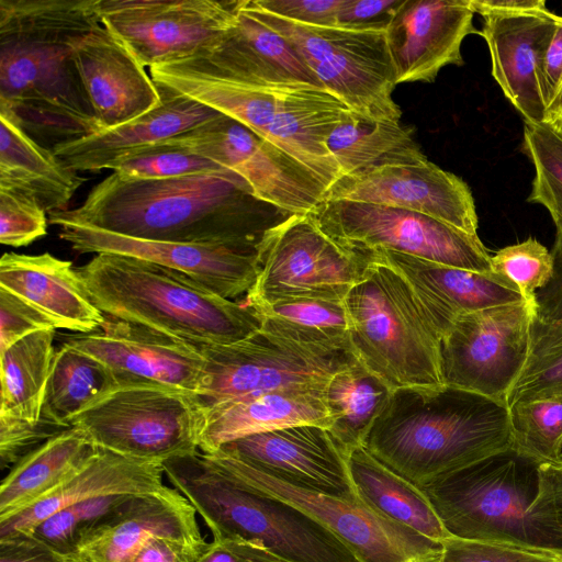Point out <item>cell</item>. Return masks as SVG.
<instances>
[{
  "label": "cell",
  "mask_w": 562,
  "mask_h": 562,
  "mask_svg": "<svg viewBox=\"0 0 562 562\" xmlns=\"http://www.w3.org/2000/svg\"><path fill=\"white\" fill-rule=\"evenodd\" d=\"M97 2L0 0V110L49 149L100 132L72 59Z\"/></svg>",
  "instance_id": "obj_1"
},
{
  "label": "cell",
  "mask_w": 562,
  "mask_h": 562,
  "mask_svg": "<svg viewBox=\"0 0 562 562\" xmlns=\"http://www.w3.org/2000/svg\"><path fill=\"white\" fill-rule=\"evenodd\" d=\"M265 205L232 171L168 179H131L113 171L81 205L49 213L48 223L145 239L257 247L279 222Z\"/></svg>",
  "instance_id": "obj_2"
},
{
  "label": "cell",
  "mask_w": 562,
  "mask_h": 562,
  "mask_svg": "<svg viewBox=\"0 0 562 562\" xmlns=\"http://www.w3.org/2000/svg\"><path fill=\"white\" fill-rule=\"evenodd\" d=\"M363 447L418 487L513 448L508 406L462 389L393 390Z\"/></svg>",
  "instance_id": "obj_3"
},
{
  "label": "cell",
  "mask_w": 562,
  "mask_h": 562,
  "mask_svg": "<svg viewBox=\"0 0 562 562\" xmlns=\"http://www.w3.org/2000/svg\"><path fill=\"white\" fill-rule=\"evenodd\" d=\"M104 316L191 342L232 344L261 328L245 301L225 299L178 270L119 254H95L77 268Z\"/></svg>",
  "instance_id": "obj_4"
},
{
  "label": "cell",
  "mask_w": 562,
  "mask_h": 562,
  "mask_svg": "<svg viewBox=\"0 0 562 562\" xmlns=\"http://www.w3.org/2000/svg\"><path fill=\"white\" fill-rule=\"evenodd\" d=\"M157 86L194 99L246 125L313 171L327 190L341 177L327 148L352 112L326 89L258 87L222 78L193 57L149 68Z\"/></svg>",
  "instance_id": "obj_5"
},
{
  "label": "cell",
  "mask_w": 562,
  "mask_h": 562,
  "mask_svg": "<svg viewBox=\"0 0 562 562\" xmlns=\"http://www.w3.org/2000/svg\"><path fill=\"white\" fill-rule=\"evenodd\" d=\"M161 465L213 538L256 542L283 562H361L314 517L235 481L202 451L165 460Z\"/></svg>",
  "instance_id": "obj_6"
},
{
  "label": "cell",
  "mask_w": 562,
  "mask_h": 562,
  "mask_svg": "<svg viewBox=\"0 0 562 562\" xmlns=\"http://www.w3.org/2000/svg\"><path fill=\"white\" fill-rule=\"evenodd\" d=\"M539 464L510 448L422 486L450 537L562 551L538 512Z\"/></svg>",
  "instance_id": "obj_7"
},
{
  "label": "cell",
  "mask_w": 562,
  "mask_h": 562,
  "mask_svg": "<svg viewBox=\"0 0 562 562\" xmlns=\"http://www.w3.org/2000/svg\"><path fill=\"white\" fill-rule=\"evenodd\" d=\"M344 302L356 358L392 390L443 385L441 336L404 274L370 251Z\"/></svg>",
  "instance_id": "obj_8"
},
{
  "label": "cell",
  "mask_w": 562,
  "mask_h": 562,
  "mask_svg": "<svg viewBox=\"0 0 562 562\" xmlns=\"http://www.w3.org/2000/svg\"><path fill=\"white\" fill-rule=\"evenodd\" d=\"M202 412L189 393L150 382L117 383L74 417L100 449L164 462L199 450Z\"/></svg>",
  "instance_id": "obj_9"
},
{
  "label": "cell",
  "mask_w": 562,
  "mask_h": 562,
  "mask_svg": "<svg viewBox=\"0 0 562 562\" xmlns=\"http://www.w3.org/2000/svg\"><path fill=\"white\" fill-rule=\"evenodd\" d=\"M245 5L286 38L324 89L353 112L400 123L402 111L392 97L396 81L385 31L305 25L272 15L251 0H245Z\"/></svg>",
  "instance_id": "obj_10"
},
{
  "label": "cell",
  "mask_w": 562,
  "mask_h": 562,
  "mask_svg": "<svg viewBox=\"0 0 562 562\" xmlns=\"http://www.w3.org/2000/svg\"><path fill=\"white\" fill-rule=\"evenodd\" d=\"M259 272L245 296L254 310L296 297L344 301L370 261L331 239L311 213L292 214L268 228L257 245Z\"/></svg>",
  "instance_id": "obj_11"
},
{
  "label": "cell",
  "mask_w": 562,
  "mask_h": 562,
  "mask_svg": "<svg viewBox=\"0 0 562 562\" xmlns=\"http://www.w3.org/2000/svg\"><path fill=\"white\" fill-rule=\"evenodd\" d=\"M193 344L204 359L194 395L201 411L272 390L325 385L334 373L358 360L351 349L303 345L263 328L232 344Z\"/></svg>",
  "instance_id": "obj_12"
},
{
  "label": "cell",
  "mask_w": 562,
  "mask_h": 562,
  "mask_svg": "<svg viewBox=\"0 0 562 562\" xmlns=\"http://www.w3.org/2000/svg\"><path fill=\"white\" fill-rule=\"evenodd\" d=\"M310 213L324 233L349 250H391L450 267L491 271V255L477 235L422 213L344 200H324Z\"/></svg>",
  "instance_id": "obj_13"
},
{
  "label": "cell",
  "mask_w": 562,
  "mask_h": 562,
  "mask_svg": "<svg viewBox=\"0 0 562 562\" xmlns=\"http://www.w3.org/2000/svg\"><path fill=\"white\" fill-rule=\"evenodd\" d=\"M207 457L225 474L262 494L296 506L337 536L361 562H441L443 546L376 513L360 498L310 492L266 474L233 457Z\"/></svg>",
  "instance_id": "obj_14"
},
{
  "label": "cell",
  "mask_w": 562,
  "mask_h": 562,
  "mask_svg": "<svg viewBox=\"0 0 562 562\" xmlns=\"http://www.w3.org/2000/svg\"><path fill=\"white\" fill-rule=\"evenodd\" d=\"M162 144L186 148L236 173L258 201L290 215L314 211L327 192V187L308 168L222 113Z\"/></svg>",
  "instance_id": "obj_15"
},
{
  "label": "cell",
  "mask_w": 562,
  "mask_h": 562,
  "mask_svg": "<svg viewBox=\"0 0 562 562\" xmlns=\"http://www.w3.org/2000/svg\"><path fill=\"white\" fill-rule=\"evenodd\" d=\"M535 314L521 301L459 316L440 340L443 384L507 405L528 357Z\"/></svg>",
  "instance_id": "obj_16"
},
{
  "label": "cell",
  "mask_w": 562,
  "mask_h": 562,
  "mask_svg": "<svg viewBox=\"0 0 562 562\" xmlns=\"http://www.w3.org/2000/svg\"><path fill=\"white\" fill-rule=\"evenodd\" d=\"M239 0H98L100 23L144 67L200 55L234 24Z\"/></svg>",
  "instance_id": "obj_17"
},
{
  "label": "cell",
  "mask_w": 562,
  "mask_h": 562,
  "mask_svg": "<svg viewBox=\"0 0 562 562\" xmlns=\"http://www.w3.org/2000/svg\"><path fill=\"white\" fill-rule=\"evenodd\" d=\"M58 236L79 254H119L180 271L216 294L236 300L255 284L257 247L188 244L137 238L61 223Z\"/></svg>",
  "instance_id": "obj_18"
},
{
  "label": "cell",
  "mask_w": 562,
  "mask_h": 562,
  "mask_svg": "<svg viewBox=\"0 0 562 562\" xmlns=\"http://www.w3.org/2000/svg\"><path fill=\"white\" fill-rule=\"evenodd\" d=\"M64 344L104 363L117 383L150 382L192 396L204 368L193 342L109 316L98 330L69 336Z\"/></svg>",
  "instance_id": "obj_19"
},
{
  "label": "cell",
  "mask_w": 562,
  "mask_h": 562,
  "mask_svg": "<svg viewBox=\"0 0 562 562\" xmlns=\"http://www.w3.org/2000/svg\"><path fill=\"white\" fill-rule=\"evenodd\" d=\"M214 452L310 492L358 498L349 474L348 454L329 430L318 425H297L247 436Z\"/></svg>",
  "instance_id": "obj_20"
},
{
  "label": "cell",
  "mask_w": 562,
  "mask_h": 562,
  "mask_svg": "<svg viewBox=\"0 0 562 562\" xmlns=\"http://www.w3.org/2000/svg\"><path fill=\"white\" fill-rule=\"evenodd\" d=\"M324 200L408 210L477 235L479 218L471 189L460 177L429 160L341 177L327 190Z\"/></svg>",
  "instance_id": "obj_21"
},
{
  "label": "cell",
  "mask_w": 562,
  "mask_h": 562,
  "mask_svg": "<svg viewBox=\"0 0 562 562\" xmlns=\"http://www.w3.org/2000/svg\"><path fill=\"white\" fill-rule=\"evenodd\" d=\"M469 0H404L385 34L396 85L432 82L448 65H463L461 45L473 25Z\"/></svg>",
  "instance_id": "obj_22"
},
{
  "label": "cell",
  "mask_w": 562,
  "mask_h": 562,
  "mask_svg": "<svg viewBox=\"0 0 562 562\" xmlns=\"http://www.w3.org/2000/svg\"><path fill=\"white\" fill-rule=\"evenodd\" d=\"M72 59L100 131L127 123L160 102L145 67L102 24L76 44Z\"/></svg>",
  "instance_id": "obj_23"
},
{
  "label": "cell",
  "mask_w": 562,
  "mask_h": 562,
  "mask_svg": "<svg viewBox=\"0 0 562 562\" xmlns=\"http://www.w3.org/2000/svg\"><path fill=\"white\" fill-rule=\"evenodd\" d=\"M192 57L215 75L239 83L324 89L292 44L255 16L245 0H239L235 22L222 38Z\"/></svg>",
  "instance_id": "obj_24"
},
{
  "label": "cell",
  "mask_w": 562,
  "mask_h": 562,
  "mask_svg": "<svg viewBox=\"0 0 562 562\" xmlns=\"http://www.w3.org/2000/svg\"><path fill=\"white\" fill-rule=\"evenodd\" d=\"M480 35L488 47L492 76L524 121L546 119L538 74L543 53L562 20L551 11L483 15Z\"/></svg>",
  "instance_id": "obj_25"
},
{
  "label": "cell",
  "mask_w": 562,
  "mask_h": 562,
  "mask_svg": "<svg viewBox=\"0 0 562 562\" xmlns=\"http://www.w3.org/2000/svg\"><path fill=\"white\" fill-rule=\"evenodd\" d=\"M160 102L116 127L56 145L52 150L68 168L99 171L131 154L187 133L221 113L171 89L157 86Z\"/></svg>",
  "instance_id": "obj_26"
},
{
  "label": "cell",
  "mask_w": 562,
  "mask_h": 562,
  "mask_svg": "<svg viewBox=\"0 0 562 562\" xmlns=\"http://www.w3.org/2000/svg\"><path fill=\"white\" fill-rule=\"evenodd\" d=\"M195 515L188 499L166 485L157 492L133 495L88 538L76 558L130 562L156 538L202 540Z\"/></svg>",
  "instance_id": "obj_27"
},
{
  "label": "cell",
  "mask_w": 562,
  "mask_h": 562,
  "mask_svg": "<svg viewBox=\"0 0 562 562\" xmlns=\"http://www.w3.org/2000/svg\"><path fill=\"white\" fill-rule=\"evenodd\" d=\"M370 252L404 274L441 337L461 315L524 301L513 282L492 271L450 267L391 250Z\"/></svg>",
  "instance_id": "obj_28"
},
{
  "label": "cell",
  "mask_w": 562,
  "mask_h": 562,
  "mask_svg": "<svg viewBox=\"0 0 562 562\" xmlns=\"http://www.w3.org/2000/svg\"><path fill=\"white\" fill-rule=\"evenodd\" d=\"M0 288L41 312L55 328L89 334L105 319L72 262L48 252H4L0 259Z\"/></svg>",
  "instance_id": "obj_29"
},
{
  "label": "cell",
  "mask_w": 562,
  "mask_h": 562,
  "mask_svg": "<svg viewBox=\"0 0 562 562\" xmlns=\"http://www.w3.org/2000/svg\"><path fill=\"white\" fill-rule=\"evenodd\" d=\"M325 385L272 390L201 411L199 449L212 453L236 439L297 425H318L328 429L331 418L325 404Z\"/></svg>",
  "instance_id": "obj_30"
},
{
  "label": "cell",
  "mask_w": 562,
  "mask_h": 562,
  "mask_svg": "<svg viewBox=\"0 0 562 562\" xmlns=\"http://www.w3.org/2000/svg\"><path fill=\"white\" fill-rule=\"evenodd\" d=\"M161 462L136 460L100 449L78 473L49 494L0 521V540L30 535L53 514L90 498L113 494H145L161 490Z\"/></svg>",
  "instance_id": "obj_31"
},
{
  "label": "cell",
  "mask_w": 562,
  "mask_h": 562,
  "mask_svg": "<svg viewBox=\"0 0 562 562\" xmlns=\"http://www.w3.org/2000/svg\"><path fill=\"white\" fill-rule=\"evenodd\" d=\"M85 181L0 110V189L33 199L49 214L67 210Z\"/></svg>",
  "instance_id": "obj_32"
},
{
  "label": "cell",
  "mask_w": 562,
  "mask_h": 562,
  "mask_svg": "<svg viewBox=\"0 0 562 562\" xmlns=\"http://www.w3.org/2000/svg\"><path fill=\"white\" fill-rule=\"evenodd\" d=\"M88 435L70 427L18 461L0 487V521L26 509L86 467L99 452Z\"/></svg>",
  "instance_id": "obj_33"
},
{
  "label": "cell",
  "mask_w": 562,
  "mask_h": 562,
  "mask_svg": "<svg viewBox=\"0 0 562 562\" xmlns=\"http://www.w3.org/2000/svg\"><path fill=\"white\" fill-rule=\"evenodd\" d=\"M347 462L356 494L369 507L437 542L450 537L422 488L364 447L350 450Z\"/></svg>",
  "instance_id": "obj_34"
},
{
  "label": "cell",
  "mask_w": 562,
  "mask_h": 562,
  "mask_svg": "<svg viewBox=\"0 0 562 562\" xmlns=\"http://www.w3.org/2000/svg\"><path fill=\"white\" fill-rule=\"evenodd\" d=\"M327 148L341 177L428 160L415 142L411 127L370 120L353 111L333 131Z\"/></svg>",
  "instance_id": "obj_35"
},
{
  "label": "cell",
  "mask_w": 562,
  "mask_h": 562,
  "mask_svg": "<svg viewBox=\"0 0 562 562\" xmlns=\"http://www.w3.org/2000/svg\"><path fill=\"white\" fill-rule=\"evenodd\" d=\"M55 329L33 333L1 350L0 417L38 424L53 360Z\"/></svg>",
  "instance_id": "obj_36"
},
{
  "label": "cell",
  "mask_w": 562,
  "mask_h": 562,
  "mask_svg": "<svg viewBox=\"0 0 562 562\" xmlns=\"http://www.w3.org/2000/svg\"><path fill=\"white\" fill-rule=\"evenodd\" d=\"M392 392L359 360L337 371L327 381L324 397L331 418L328 430L347 454L356 447H363Z\"/></svg>",
  "instance_id": "obj_37"
},
{
  "label": "cell",
  "mask_w": 562,
  "mask_h": 562,
  "mask_svg": "<svg viewBox=\"0 0 562 562\" xmlns=\"http://www.w3.org/2000/svg\"><path fill=\"white\" fill-rule=\"evenodd\" d=\"M116 385L104 363L63 342L53 360L41 418L69 428L75 416Z\"/></svg>",
  "instance_id": "obj_38"
},
{
  "label": "cell",
  "mask_w": 562,
  "mask_h": 562,
  "mask_svg": "<svg viewBox=\"0 0 562 562\" xmlns=\"http://www.w3.org/2000/svg\"><path fill=\"white\" fill-rule=\"evenodd\" d=\"M261 328L303 345L351 349L344 301L296 297L255 308Z\"/></svg>",
  "instance_id": "obj_39"
},
{
  "label": "cell",
  "mask_w": 562,
  "mask_h": 562,
  "mask_svg": "<svg viewBox=\"0 0 562 562\" xmlns=\"http://www.w3.org/2000/svg\"><path fill=\"white\" fill-rule=\"evenodd\" d=\"M521 149L535 168L528 202L544 206L562 228V121H524Z\"/></svg>",
  "instance_id": "obj_40"
},
{
  "label": "cell",
  "mask_w": 562,
  "mask_h": 562,
  "mask_svg": "<svg viewBox=\"0 0 562 562\" xmlns=\"http://www.w3.org/2000/svg\"><path fill=\"white\" fill-rule=\"evenodd\" d=\"M562 395V318L535 314L526 363L507 396V406L518 402Z\"/></svg>",
  "instance_id": "obj_41"
},
{
  "label": "cell",
  "mask_w": 562,
  "mask_h": 562,
  "mask_svg": "<svg viewBox=\"0 0 562 562\" xmlns=\"http://www.w3.org/2000/svg\"><path fill=\"white\" fill-rule=\"evenodd\" d=\"M513 449L538 464L562 461V395L508 406Z\"/></svg>",
  "instance_id": "obj_42"
},
{
  "label": "cell",
  "mask_w": 562,
  "mask_h": 562,
  "mask_svg": "<svg viewBox=\"0 0 562 562\" xmlns=\"http://www.w3.org/2000/svg\"><path fill=\"white\" fill-rule=\"evenodd\" d=\"M131 496L133 494L105 495L71 505L41 521L30 535L75 559L88 538Z\"/></svg>",
  "instance_id": "obj_43"
},
{
  "label": "cell",
  "mask_w": 562,
  "mask_h": 562,
  "mask_svg": "<svg viewBox=\"0 0 562 562\" xmlns=\"http://www.w3.org/2000/svg\"><path fill=\"white\" fill-rule=\"evenodd\" d=\"M106 169L131 179H168L229 171L186 148L162 143L119 159Z\"/></svg>",
  "instance_id": "obj_44"
},
{
  "label": "cell",
  "mask_w": 562,
  "mask_h": 562,
  "mask_svg": "<svg viewBox=\"0 0 562 562\" xmlns=\"http://www.w3.org/2000/svg\"><path fill=\"white\" fill-rule=\"evenodd\" d=\"M491 271L513 282L525 303L537 312L536 294L549 283L553 259L551 251L530 237L491 256Z\"/></svg>",
  "instance_id": "obj_45"
},
{
  "label": "cell",
  "mask_w": 562,
  "mask_h": 562,
  "mask_svg": "<svg viewBox=\"0 0 562 562\" xmlns=\"http://www.w3.org/2000/svg\"><path fill=\"white\" fill-rule=\"evenodd\" d=\"M441 562H562V551L448 537Z\"/></svg>",
  "instance_id": "obj_46"
},
{
  "label": "cell",
  "mask_w": 562,
  "mask_h": 562,
  "mask_svg": "<svg viewBox=\"0 0 562 562\" xmlns=\"http://www.w3.org/2000/svg\"><path fill=\"white\" fill-rule=\"evenodd\" d=\"M45 210L33 199L0 189V241L11 247L30 245L47 233Z\"/></svg>",
  "instance_id": "obj_47"
},
{
  "label": "cell",
  "mask_w": 562,
  "mask_h": 562,
  "mask_svg": "<svg viewBox=\"0 0 562 562\" xmlns=\"http://www.w3.org/2000/svg\"><path fill=\"white\" fill-rule=\"evenodd\" d=\"M65 429L67 428H61L42 418L38 424L31 425L21 420L0 417L1 469L14 465L40 445Z\"/></svg>",
  "instance_id": "obj_48"
},
{
  "label": "cell",
  "mask_w": 562,
  "mask_h": 562,
  "mask_svg": "<svg viewBox=\"0 0 562 562\" xmlns=\"http://www.w3.org/2000/svg\"><path fill=\"white\" fill-rule=\"evenodd\" d=\"M46 329H56L41 312L0 288V350L22 338Z\"/></svg>",
  "instance_id": "obj_49"
},
{
  "label": "cell",
  "mask_w": 562,
  "mask_h": 562,
  "mask_svg": "<svg viewBox=\"0 0 562 562\" xmlns=\"http://www.w3.org/2000/svg\"><path fill=\"white\" fill-rule=\"evenodd\" d=\"M259 9L291 22L313 26H336L344 0H251Z\"/></svg>",
  "instance_id": "obj_50"
},
{
  "label": "cell",
  "mask_w": 562,
  "mask_h": 562,
  "mask_svg": "<svg viewBox=\"0 0 562 562\" xmlns=\"http://www.w3.org/2000/svg\"><path fill=\"white\" fill-rule=\"evenodd\" d=\"M404 0H344L336 26L352 31H386Z\"/></svg>",
  "instance_id": "obj_51"
},
{
  "label": "cell",
  "mask_w": 562,
  "mask_h": 562,
  "mask_svg": "<svg viewBox=\"0 0 562 562\" xmlns=\"http://www.w3.org/2000/svg\"><path fill=\"white\" fill-rule=\"evenodd\" d=\"M198 562H283L265 547L236 537L213 538Z\"/></svg>",
  "instance_id": "obj_52"
},
{
  "label": "cell",
  "mask_w": 562,
  "mask_h": 562,
  "mask_svg": "<svg viewBox=\"0 0 562 562\" xmlns=\"http://www.w3.org/2000/svg\"><path fill=\"white\" fill-rule=\"evenodd\" d=\"M207 546L205 539L190 541L156 538L145 544L130 562H198Z\"/></svg>",
  "instance_id": "obj_53"
},
{
  "label": "cell",
  "mask_w": 562,
  "mask_h": 562,
  "mask_svg": "<svg viewBox=\"0 0 562 562\" xmlns=\"http://www.w3.org/2000/svg\"><path fill=\"white\" fill-rule=\"evenodd\" d=\"M539 484L533 506L562 529V461L538 467Z\"/></svg>",
  "instance_id": "obj_54"
},
{
  "label": "cell",
  "mask_w": 562,
  "mask_h": 562,
  "mask_svg": "<svg viewBox=\"0 0 562 562\" xmlns=\"http://www.w3.org/2000/svg\"><path fill=\"white\" fill-rule=\"evenodd\" d=\"M32 535H18L0 540V562H70Z\"/></svg>",
  "instance_id": "obj_55"
},
{
  "label": "cell",
  "mask_w": 562,
  "mask_h": 562,
  "mask_svg": "<svg viewBox=\"0 0 562 562\" xmlns=\"http://www.w3.org/2000/svg\"><path fill=\"white\" fill-rule=\"evenodd\" d=\"M538 85L542 101L548 110L562 85V20L558 23L543 53L539 67Z\"/></svg>",
  "instance_id": "obj_56"
},
{
  "label": "cell",
  "mask_w": 562,
  "mask_h": 562,
  "mask_svg": "<svg viewBox=\"0 0 562 562\" xmlns=\"http://www.w3.org/2000/svg\"><path fill=\"white\" fill-rule=\"evenodd\" d=\"M555 231L552 277L536 294L537 315L544 319L562 318V228Z\"/></svg>",
  "instance_id": "obj_57"
},
{
  "label": "cell",
  "mask_w": 562,
  "mask_h": 562,
  "mask_svg": "<svg viewBox=\"0 0 562 562\" xmlns=\"http://www.w3.org/2000/svg\"><path fill=\"white\" fill-rule=\"evenodd\" d=\"M474 13L486 14L543 13L550 11L546 0H469Z\"/></svg>",
  "instance_id": "obj_58"
},
{
  "label": "cell",
  "mask_w": 562,
  "mask_h": 562,
  "mask_svg": "<svg viewBox=\"0 0 562 562\" xmlns=\"http://www.w3.org/2000/svg\"><path fill=\"white\" fill-rule=\"evenodd\" d=\"M544 120H560L562 121V85L555 95L554 100L547 110Z\"/></svg>",
  "instance_id": "obj_59"
},
{
  "label": "cell",
  "mask_w": 562,
  "mask_h": 562,
  "mask_svg": "<svg viewBox=\"0 0 562 562\" xmlns=\"http://www.w3.org/2000/svg\"><path fill=\"white\" fill-rule=\"evenodd\" d=\"M70 562H86V561H83V560H81V559L76 558V559H72Z\"/></svg>",
  "instance_id": "obj_60"
}]
</instances>
